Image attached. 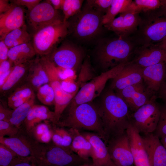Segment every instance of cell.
I'll use <instances>...</instances> for the list:
<instances>
[{
    "instance_id": "19",
    "label": "cell",
    "mask_w": 166,
    "mask_h": 166,
    "mask_svg": "<svg viewBox=\"0 0 166 166\" xmlns=\"http://www.w3.org/2000/svg\"><path fill=\"white\" fill-rule=\"evenodd\" d=\"M18 133L12 137H0V143L13 151L19 157L34 159L40 152L41 147L33 144L25 137L20 136Z\"/></svg>"
},
{
    "instance_id": "34",
    "label": "cell",
    "mask_w": 166,
    "mask_h": 166,
    "mask_svg": "<svg viewBox=\"0 0 166 166\" xmlns=\"http://www.w3.org/2000/svg\"><path fill=\"white\" fill-rule=\"evenodd\" d=\"M83 2L82 0H63L61 9L64 14V21H67L79 13Z\"/></svg>"
},
{
    "instance_id": "54",
    "label": "cell",
    "mask_w": 166,
    "mask_h": 166,
    "mask_svg": "<svg viewBox=\"0 0 166 166\" xmlns=\"http://www.w3.org/2000/svg\"><path fill=\"white\" fill-rule=\"evenodd\" d=\"M78 166H93V165H92L85 164L80 165Z\"/></svg>"
},
{
    "instance_id": "2",
    "label": "cell",
    "mask_w": 166,
    "mask_h": 166,
    "mask_svg": "<svg viewBox=\"0 0 166 166\" xmlns=\"http://www.w3.org/2000/svg\"><path fill=\"white\" fill-rule=\"evenodd\" d=\"M137 46L130 37L101 38L92 52L94 64L100 73L107 71L130 62Z\"/></svg>"
},
{
    "instance_id": "31",
    "label": "cell",
    "mask_w": 166,
    "mask_h": 166,
    "mask_svg": "<svg viewBox=\"0 0 166 166\" xmlns=\"http://www.w3.org/2000/svg\"><path fill=\"white\" fill-rule=\"evenodd\" d=\"M132 1L131 0H113L108 10L103 17V25L111 22L118 14L124 11Z\"/></svg>"
},
{
    "instance_id": "9",
    "label": "cell",
    "mask_w": 166,
    "mask_h": 166,
    "mask_svg": "<svg viewBox=\"0 0 166 166\" xmlns=\"http://www.w3.org/2000/svg\"><path fill=\"white\" fill-rule=\"evenodd\" d=\"M85 53V50L81 45L65 40L46 56L55 66L76 71L84 60Z\"/></svg>"
},
{
    "instance_id": "44",
    "label": "cell",
    "mask_w": 166,
    "mask_h": 166,
    "mask_svg": "<svg viewBox=\"0 0 166 166\" xmlns=\"http://www.w3.org/2000/svg\"><path fill=\"white\" fill-rule=\"evenodd\" d=\"M36 164H37L32 158H20L10 166H37Z\"/></svg>"
},
{
    "instance_id": "27",
    "label": "cell",
    "mask_w": 166,
    "mask_h": 166,
    "mask_svg": "<svg viewBox=\"0 0 166 166\" xmlns=\"http://www.w3.org/2000/svg\"><path fill=\"white\" fill-rule=\"evenodd\" d=\"M31 61L14 65L8 79L0 88V92L6 93L14 89L28 74Z\"/></svg>"
},
{
    "instance_id": "33",
    "label": "cell",
    "mask_w": 166,
    "mask_h": 166,
    "mask_svg": "<svg viewBox=\"0 0 166 166\" xmlns=\"http://www.w3.org/2000/svg\"><path fill=\"white\" fill-rule=\"evenodd\" d=\"M29 132L38 141L44 144H48L52 140V128L45 123H40L36 125Z\"/></svg>"
},
{
    "instance_id": "40",
    "label": "cell",
    "mask_w": 166,
    "mask_h": 166,
    "mask_svg": "<svg viewBox=\"0 0 166 166\" xmlns=\"http://www.w3.org/2000/svg\"><path fill=\"white\" fill-rule=\"evenodd\" d=\"M19 129L9 121H0V137L16 136L19 133Z\"/></svg>"
},
{
    "instance_id": "12",
    "label": "cell",
    "mask_w": 166,
    "mask_h": 166,
    "mask_svg": "<svg viewBox=\"0 0 166 166\" xmlns=\"http://www.w3.org/2000/svg\"><path fill=\"white\" fill-rule=\"evenodd\" d=\"M26 19L33 34L41 29L63 19L48 0L40 2L26 15Z\"/></svg>"
},
{
    "instance_id": "11",
    "label": "cell",
    "mask_w": 166,
    "mask_h": 166,
    "mask_svg": "<svg viewBox=\"0 0 166 166\" xmlns=\"http://www.w3.org/2000/svg\"><path fill=\"white\" fill-rule=\"evenodd\" d=\"M45 148L41 147L35 161L38 166H67L84 160L70 148L54 144Z\"/></svg>"
},
{
    "instance_id": "51",
    "label": "cell",
    "mask_w": 166,
    "mask_h": 166,
    "mask_svg": "<svg viewBox=\"0 0 166 166\" xmlns=\"http://www.w3.org/2000/svg\"><path fill=\"white\" fill-rule=\"evenodd\" d=\"M63 0H48L53 8L57 10L61 9Z\"/></svg>"
},
{
    "instance_id": "3",
    "label": "cell",
    "mask_w": 166,
    "mask_h": 166,
    "mask_svg": "<svg viewBox=\"0 0 166 166\" xmlns=\"http://www.w3.org/2000/svg\"><path fill=\"white\" fill-rule=\"evenodd\" d=\"M104 15L85 3L79 13L67 21L69 34L78 45L97 42L105 28L102 23Z\"/></svg>"
},
{
    "instance_id": "53",
    "label": "cell",
    "mask_w": 166,
    "mask_h": 166,
    "mask_svg": "<svg viewBox=\"0 0 166 166\" xmlns=\"http://www.w3.org/2000/svg\"><path fill=\"white\" fill-rule=\"evenodd\" d=\"M160 140L162 144L166 149V136L160 138Z\"/></svg>"
},
{
    "instance_id": "47",
    "label": "cell",
    "mask_w": 166,
    "mask_h": 166,
    "mask_svg": "<svg viewBox=\"0 0 166 166\" xmlns=\"http://www.w3.org/2000/svg\"><path fill=\"white\" fill-rule=\"evenodd\" d=\"M14 65L13 63L8 59L0 63V74L9 71Z\"/></svg>"
},
{
    "instance_id": "39",
    "label": "cell",
    "mask_w": 166,
    "mask_h": 166,
    "mask_svg": "<svg viewBox=\"0 0 166 166\" xmlns=\"http://www.w3.org/2000/svg\"><path fill=\"white\" fill-rule=\"evenodd\" d=\"M51 112L46 106L43 105H34L31 108L24 123L26 129L32 121L38 115L43 113Z\"/></svg>"
},
{
    "instance_id": "49",
    "label": "cell",
    "mask_w": 166,
    "mask_h": 166,
    "mask_svg": "<svg viewBox=\"0 0 166 166\" xmlns=\"http://www.w3.org/2000/svg\"><path fill=\"white\" fill-rule=\"evenodd\" d=\"M159 97L166 104V79L162 85L158 92Z\"/></svg>"
},
{
    "instance_id": "24",
    "label": "cell",
    "mask_w": 166,
    "mask_h": 166,
    "mask_svg": "<svg viewBox=\"0 0 166 166\" xmlns=\"http://www.w3.org/2000/svg\"><path fill=\"white\" fill-rule=\"evenodd\" d=\"M27 74V83L34 90L37 91L42 85L49 83L48 75L39 58L32 61Z\"/></svg>"
},
{
    "instance_id": "10",
    "label": "cell",
    "mask_w": 166,
    "mask_h": 166,
    "mask_svg": "<svg viewBox=\"0 0 166 166\" xmlns=\"http://www.w3.org/2000/svg\"><path fill=\"white\" fill-rule=\"evenodd\" d=\"M156 98V96H153L148 103L130 114V124L140 134L153 133L156 128L160 109Z\"/></svg>"
},
{
    "instance_id": "17",
    "label": "cell",
    "mask_w": 166,
    "mask_h": 166,
    "mask_svg": "<svg viewBox=\"0 0 166 166\" xmlns=\"http://www.w3.org/2000/svg\"><path fill=\"white\" fill-rule=\"evenodd\" d=\"M142 69L141 67L128 62L119 73L111 79L109 87L115 92L142 82Z\"/></svg>"
},
{
    "instance_id": "52",
    "label": "cell",
    "mask_w": 166,
    "mask_h": 166,
    "mask_svg": "<svg viewBox=\"0 0 166 166\" xmlns=\"http://www.w3.org/2000/svg\"><path fill=\"white\" fill-rule=\"evenodd\" d=\"M157 44L166 52V38L162 42Z\"/></svg>"
},
{
    "instance_id": "45",
    "label": "cell",
    "mask_w": 166,
    "mask_h": 166,
    "mask_svg": "<svg viewBox=\"0 0 166 166\" xmlns=\"http://www.w3.org/2000/svg\"><path fill=\"white\" fill-rule=\"evenodd\" d=\"M13 110H11L0 105V121H9Z\"/></svg>"
},
{
    "instance_id": "37",
    "label": "cell",
    "mask_w": 166,
    "mask_h": 166,
    "mask_svg": "<svg viewBox=\"0 0 166 166\" xmlns=\"http://www.w3.org/2000/svg\"><path fill=\"white\" fill-rule=\"evenodd\" d=\"M20 158L13 151L0 143V166H10Z\"/></svg>"
},
{
    "instance_id": "41",
    "label": "cell",
    "mask_w": 166,
    "mask_h": 166,
    "mask_svg": "<svg viewBox=\"0 0 166 166\" xmlns=\"http://www.w3.org/2000/svg\"><path fill=\"white\" fill-rule=\"evenodd\" d=\"M112 1L113 0H88L86 3L94 10L105 15Z\"/></svg>"
},
{
    "instance_id": "42",
    "label": "cell",
    "mask_w": 166,
    "mask_h": 166,
    "mask_svg": "<svg viewBox=\"0 0 166 166\" xmlns=\"http://www.w3.org/2000/svg\"><path fill=\"white\" fill-rule=\"evenodd\" d=\"M61 83L62 89L67 93H72L78 91L79 85L74 82L73 77L61 80Z\"/></svg>"
},
{
    "instance_id": "29",
    "label": "cell",
    "mask_w": 166,
    "mask_h": 166,
    "mask_svg": "<svg viewBox=\"0 0 166 166\" xmlns=\"http://www.w3.org/2000/svg\"><path fill=\"white\" fill-rule=\"evenodd\" d=\"M35 96L28 101L13 110L9 120L12 124L20 128L33 106L35 105Z\"/></svg>"
},
{
    "instance_id": "28",
    "label": "cell",
    "mask_w": 166,
    "mask_h": 166,
    "mask_svg": "<svg viewBox=\"0 0 166 166\" xmlns=\"http://www.w3.org/2000/svg\"><path fill=\"white\" fill-rule=\"evenodd\" d=\"M31 37L26 30L25 24L22 27L15 29L9 33L3 40L9 49L31 42Z\"/></svg>"
},
{
    "instance_id": "7",
    "label": "cell",
    "mask_w": 166,
    "mask_h": 166,
    "mask_svg": "<svg viewBox=\"0 0 166 166\" xmlns=\"http://www.w3.org/2000/svg\"><path fill=\"white\" fill-rule=\"evenodd\" d=\"M127 63L121 64L102 73L83 85L66 109H73L81 104L92 102L99 97L105 89L107 81L117 76Z\"/></svg>"
},
{
    "instance_id": "43",
    "label": "cell",
    "mask_w": 166,
    "mask_h": 166,
    "mask_svg": "<svg viewBox=\"0 0 166 166\" xmlns=\"http://www.w3.org/2000/svg\"><path fill=\"white\" fill-rule=\"evenodd\" d=\"M40 0H14L11 1V3L17 5L26 7L28 11H30L39 3Z\"/></svg>"
},
{
    "instance_id": "46",
    "label": "cell",
    "mask_w": 166,
    "mask_h": 166,
    "mask_svg": "<svg viewBox=\"0 0 166 166\" xmlns=\"http://www.w3.org/2000/svg\"><path fill=\"white\" fill-rule=\"evenodd\" d=\"M9 49L3 40L0 41V63L8 59V53Z\"/></svg>"
},
{
    "instance_id": "20",
    "label": "cell",
    "mask_w": 166,
    "mask_h": 166,
    "mask_svg": "<svg viewBox=\"0 0 166 166\" xmlns=\"http://www.w3.org/2000/svg\"><path fill=\"white\" fill-rule=\"evenodd\" d=\"M142 76L148 92L152 96H155L166 79V63L143 68Z\"/></svg>"
},
{
    "instance_id": "13",
    "label": "cell",
    "mask_w": 166,
    "mask_h": 166,
    "mask_svg": "<svg viewBox=\"0 0 166 166\" xmlns=\"http://www.w3.org/2000/svg\"><path fill=\"white\" fill-rule=\"evenodd\" d=\"M106 145L110 159L116 166H132L134 164L126 131L112 139Z\"/></svg>"
},
{
    "instance_id": "25",
    "label": "cell",
    "mask_w": 166,
    "mask_h": 166,
    "mask_svg": "<svg viewBox=\"0 0 166 166\" xmlns=\"http://www.w3.org/2000/svg\"><path fill=\"white\" fill-rule=\"evenodd\" d=\"M72 137L70 149L80 157L85 160L91 157L92 146L89 140L77 129L69 130Z\"/></svg>"
},
{
    "instance_id": "5",
    "label": "cell",
    "mask_w": 166,
    "mask_h": 166,
    "mask_svg": "<svg viewBox=\"0 0 166 166\" xmlns=\"http://www.w3.org/2000/svg\"><path fill=\"white\" fill-rule=\"evenodd\" d=\"M67 110L66 116L55 124L79 131L83 130L92 132L103 139V132L101 119L97 108L93 101Z\"/></svg>"
},
{
    "instance_id": "50",
    "label": "cell",
    "mask_w": 166,
    "mask_h": 166,
    "mask_svg": "<svg viewBox=\"0 0 166 166\" xmlns=\"http://www.w3.org/2000/svg\"><path fill=\"white\" fill-rule=\"evenodd\" d=\"M13 67L9 71L0 74V88L4 85L8 79Z\"/></svg>"
},
{
    "instance_id": "26",
    "label": "cell",
    "mask_w": 166,
    "mask_h": 166,
    "mask_svg": "<svg viewBox=\"0 0 166 166\" xmlns=\"http://www.w3.org/2000/svg\"><path fill=\"white\" fill-rule=\"evenodd\" d=\"M36 54L32 43L30 42L9 49L8 58L16 65L29 62Z\"/></svg>"
},
{
    "instance_id": "18",
    "label": "cell",
    "mask_w": 166,
    "mask_h": 166,
    "mask_svg": "<svg viewBox=\"0 0 166 166\" xmlns=\"http://www.w3.org/2000/svg\"><path fill=\"white\" fill-rule=\"evenodd\" d=\"M25 19V9L22 6L11 3L8 10L0 14V41L11 31L24 25Z\"/></svg>"
},
{
    "instance_id": "36",
    "label": "cell",
    "mask_w": 166,
    "mask_h": 166,
    "mask_svg": "<svg viewBox=\"0 0 166 166\" xmlns=\"http://www.w3.org/2000/svg\"><path fill=\"white\" fill-rule=\"evenodd\" d=\"M34 96V89L27 83L16 89L8 97L7 104H9L18 100L30 98Z\"/></svg>"
},
{
    "instance_id": "14",
    "label": "cell",
    "mask_w": 166,
    "mask_h": 166,
    "mask_svg": "<svg viewBox=\"0 0 166 166\" xmlns=\"http://www.w3.org/2000/svg\"><path fill=\"white\" fill-rule=\"evenodd\" d=\"M139 14L125 11L111 22L105 25L107 30L112 31L117 36L130 37L137 30L141 21Z\"/></svg>"
},
{
    "instance_id": "35",
    "label": "cell",
    "mask_w": 166,
    "mask_h": 166,
    "mask_svg": "<svg viewBox=\"0 0 166 166\" xmlns=\"http://www.w3.org/2000/svg\"><path fill=\"white\" fill-rule=\"evenodd\" d=\"M37 91V98L42 103L48 105H54V93L52 87L49 83L42 85Z\"/></svg>"
},
{
    "instance_id": "23",
    "label": "cell",
    "mask_w": 166,
    "mask_h": 166,
    "mask_svg": "<svg viewBox=\"0 0 166 166\" xmlns=\"http://www.w3.org/2000/svg\"><path fill=\"white\" fill-rule=\"evenodd\" d=\"M126 132L135 166H151L140 134L130 124Z\"/></svg>"
},
{
    "instance_id": "16",
    "label": "cell",
    "mask_w": 166,
    "mask_h": 166,
    "mask_svg": "<svg viewBox=\"0 0 166 166\" xmlns=\"http://www.w3.org/2000/svg\"><path fill=\"white\" fill-rule=\"evenodd\" d=\"M115 93L126 104L130 113L148 103L153 97L149 94L143 81Z\"/></svg>"
},
{
    "instance_id": "6",
    "label": "cell",
    "mask_w": 166,
    "mask_h": 166,
    "mask_svg": "<svg viewBox=\"0 0 166 166\" xmlns=\"http://www.w3.org/2000/svg\"><path fill=\"white\" fill-rule=\"evenodd\" d=\"M68 21L58 20L33 34L32 44L36 54L49 55L69 35Z\"/></svg>"
},
{
    "instance_id": "55",
    "label": "cell",
    "mask_w": 166,
    "mask_h": 166,
    "mask_svg": "<svg viewBox=\"0 0 166 166\" xmlns=\"http://www.w3.org/2000/svg\"><path fill=\"white\" fill-rule=\"evenodd\" d=\"M115 166V165H109V166Z\"/></svg>"
},
{
    "instance_id": "48",
    "label": "cell",
    "mask_w": 166,
    "mask_h": 166,
    "mask_svg": "<svg viewBox=\"0 0 166 166\" xmlns=\"http://www.w3.org/2000/svg\"><path fill=\"white\" fill-rule=\"evenodd\" d=\"M11 6L9 0H0V14L4 13L8 10Z\"/></svg>"
},
{
    "instance_id": "30",
    "label": "cell",
    "mask_w": 166,
    "mask_h": 166,
    "mask_svg": "<svg viewBox=\"0 0 166 166\" xmlns=\"http://www.w3.org/2000/svg\"><path fill=\"white\" fill-rule=\"evenodd\" d=\"M162 5L161 0H135L132 1L125 11L140 14L155 10Z\"/></svg>"
},
{
    "instance_id": "32",
    "label": "cell",
    "mask_w": 166,
    "mask_h": 166,
    "mask_svg": "<svg viewBox=\"0 0 166 166\" xmlns=\"http://www.w3.org/2000/svg\"><path fill=\"white\" fill-rule=\"evenodd\" d=\"M52 140L54 145L70 148L72 141V137L69 130H67L63 127H54L52 128Z\"/></svg>"
},
{
    "instance_id": "1",
    "label": "cell",
    "mask_w": 166,
    "mask_h": 166,
    "mask_svg": "<svg viewBox=\"0 0 166 166\" xmlns=\"http://www.w3.org/2000/svg\"><path fill=\"white\" fill-rule=\"evenodd\" d=\"M97 98V101L94 103L101 119L103 140L106 144L112 139L126 131L130 124L131 113L124 101L109 87Z\"/></svg>"
},
{
    "instance_id": "8",
    "label": "cell",
    "mask_w": 166,
    "mask_h": 166,
    "mask_svg": "<svg viewBox=\"0 0 166 166\" xmlns=\"http://www.w3.org/2000/svg\"><path fill=\"white\" fill-rule=\"evenodd\" d=\"M39 60L48 75L49 83L54 93V117L53 124L59 121L65 110L77 92L69 93L65 91L61 85V80L59 77L56 66L46 56H43Z\"/></svg>"
},
{
    "instance_id": "15",
    "label": "cell",
    "mask_w": 166,
    "mask_h": 166,
    "mask_svg": "<svg viewBox=\"0 0 166 166\" xmlns=\"http://www.w3.org/2000/svg\"><path fill=\"white\" fill-rule=\"evenodd\" d=\"M130 62L142 68L166 63V52L157 44L138 46Z\"/></svg>"
},
{
    "instance_id": "38",
    "label": "cell",
    "mask_w": 166,
    "mask_h": 166,
    "mask_svg": "<svg viewBox=\"0 0 166 166\" xmlns=\"http://www.w3.org/2000/svg\"><path fill=\"white\" fill-rule=\"evenodd\" d=\"M160 114L156 128L153 133L160 139L166 136V104L160 105Z\"/></svg>"
},
{
    "instance_id": "22",
    "label": "cell",
    "mask_w": 166,
    "mask_h": 166,
    "mask_svg": "<svg viewBox=\"0 0 166 166\" xmlns=\"http://www.w3.org/2000/svg\"><path fill=\"white\" fill-rule=\"evenodd\" d=\"M81 132L91 144L93 166H115L110 159L106 144L99 135L89 132Z\"/></svg>"
},
{
    "instance_id": "21",
    "label": "cell",
    "mask_w": 166,
    "mask_h": 166,
    "mask_svg": "<svg viewBox=\"0 0 166 166\" xmlns=\"http://www.w3.org/2000/svg\"><path fill=\"white\" fill-rule=\"evenodd\" d=\"M142 140L151 166H166V149L154 133L143 134Z\"/></svg>"
},
{
    "instance_id": "4",
    "label": "cell",
    "mask_w": 166,
    "mask_h": 166,
    "mask_svg": "<svg viewBox=\"0 0 166 166\" xmlns=\"http://www.w3.org/2000/svg\"><path fill=\"white\" fill-rule=\"evenodd\" d=\"M140 14L141 19L137 29L130 37L138 46L157 44L166 38L165 5L162 3L157 9Z\"/></svg>"
}]
</instances>
